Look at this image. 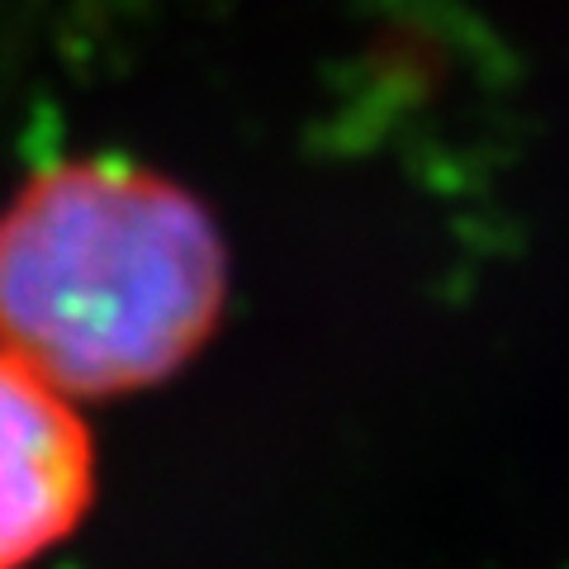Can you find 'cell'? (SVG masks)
<instances>
[{"mask_svg": "<svg viewBox=\"0 0 569 569\" xmlns=\"http://www.w3.org/2000/svg\"><path fill=\"white\" fill-rule=\"evenodd\" d=\"M228 305L209 209L119 157L33 171L0 209V347L71 399H119L204 351Z\"/></svg>", "mask_w": 569, "mask_h": 569, "instance_id": "1", "label": "cell"}, {"mask_svg": "<svg viewBox=\"0 0 569 569\" xmlns=\"http://www.w3.org/2000/svg\"><path fill=\"white\" fill-rule=\"evenodd\" d=\"M96 503V437L71 395L0 347V569L58 550Z\"/></svg>", "mask_w": 569, "mask_h": 569, "instance_id": "2", "label": "cell"}]
</instances>
